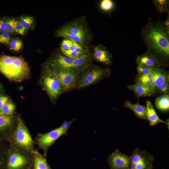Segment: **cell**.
I'll list each match as a JSON object with an SVG mask.
<instances>
[{"label": "cell", "instance_id": "1", "mask_svg": "<svg viewBox=\"0 0 169 169\" xmlns=\"http://www.w3.org/2000/svg\"><path fill=\"white\" fill-rule=\"evenodd\" d=\"M141 37L147 51L154 55L161 66L169 57V31L160 20H148L141 29Z\"/></svg>", "mask_w": 169, "mask_h": 169}, {"label": "cell", "instance_id": "2", "mask_svg": "<svg viewBox=\"0 0 169 169\" xmlns=\"http://www.w3.org/2000/svg\"><path fill=\"white\" fill-rule=\"evenodd\" d=\"M84 17L67 23L56 32L57 36L74 41L84 47L90 42L92 34Z\"/></svg>", "mask_w": 169, "mask_h": 169}, {"label": "cell", "instance_id": "3", "mask_svg": "<svg viewBox=\"0 0 169 169\" xmlns=\"http://www.w3.org/2000/svg\"><path fill=\"white\" fill-rule=\"evenodd\" d=\"M0 72L9 79L20 82L29 76L30 69L22 57L3 55L0 57Z\"/></svg>", "mask_w": 169, "mask_h": 169}, {"label": "cell", "instance_id": "4", "mask_svg": "<svg viewBox=\"0 0 169 169\" xmlns=\"http://www.w3.org/2000/svg\"><path fill=\"white\" fill-rule=\"evenodd\" d=\"M8 150L4 169H32L33 153L11 144Z\"/></svg>", "mask_w": 169, "mask_h": 169}, {"label": "cell", "instance_id": "5", "mask_svg": "<svg viewBox=\"0 0 169 169\" xmlns=\"http://www.w3.org/2000/svg\"><path fill=\"white\" fill-rule=\"evenodd\" d=\"M9 142L11 144L33 154L37 151L34 148L35 141L23 120L19 115Z\"/></svg>", "mask_w": 169, "mask_h": 169}, {"label": "cell", "instance_id": "6", "mask_svg": "<svg viewBox=\"0 0 169 169\" xmlns=\"http://www.w3.org/2000/svg\"><path fill=\"white\" fill-rule=\"evenodd\" d=\"M72 121H65L61 126L44 134L38 133L35 139V144L43 151L46 156L49 148L61 136L66 135Z\"/></svg>", "mask_w": 169, "mask_h": 169}, {"label": "cell", "instance_id": "7", "mask_svg": "<svg viewBox=\"0 0 169 169\" xmlns=\"http://www.w3.org/2000/svg\"><path fill=\"white\" fill-rule=\"evenodd\" d=\"M129 169H153L154 160L152 155L145 150L136 148L130 157Z\"/></svg>", "mask_w": 169, "mask_h": 169}, {"label": "cell", "instance_id": "8", "mask_svg": "<svg viewBox=\"0 0 169 169\" xmlns=\"http://www.w3.org/2000/svg\"><path fill=\"white\" fill-rule=\"evenodd\" d=\"M110 74V70L108 68L94 67L87 70L79 78L76 82L77 87L80 89L88 86Z\"/></svg>", "mask_w": 169, "mask_h": 169}, {"label": "cell", "instance_id": "9", "mask_svg": "<svg viewBox=\"0 0 169 169\" xmlns=\"http://www.w3.org/2000/svg\"><path fill=\"white\" fill-rule=\"evenodd\" d=\"M48 72L59 80L65 90L72 89L76 85V74L70 70H52L49 69Z\"/></svg>", "mask_w": 169, "mask_h": 169}, {"label": "cell", "instance_id": "10", "mask_svg": "<svg viewBox=\"0 0 169 169\" xmlns=\"http://www.w3.org/2000/svg\"><path fill=\"white\" fill-rule=\"evenodd\" d=\"M43 82L44 88L52 100L57 99L65 91L59 80L49 73L44 77Z\"/></svg>", "mask_w": 169, "mask_h": 169}, {"label": "cell", "instance_id": "11", "mask_svg": "<svg viewBox=\"0 0 169 169\" xmlns=\"http://www.w3.org/2000/svg\"><path fill=\"white\" fill-rule=\"evenodd\" d=\"M110 169H129L130 157L118 151L112 153L107 158Z\"/></svg>", "mask_w": 169, "mask_h": 169}, {"label": "cell", "instance_id": "12", "mask_svg": "<svg viewBox=\"0 0 169 169\" xmlns=\"http://www.w3.org/2000/svg\"><path fill=\"white\" fill-rule=\"evenodd\" d=\"M74 59L67 57L62 54L56 55L50 61V64L52 67V70H69L71 71Z\"/></svg>", "mask_w": 169, "mask_h": 169}, {"label": "cell", "instance_id": "13", "mask_svg": "<svg viewBox=\"0 0 169 169\" xmlns=\"http://www.w3.org/2000/svg\"><path fill=\"white\" fill-rule=\"evenodd\" d=\"M92 59L90 53L88 49L81 56L74 59L71 71L76 74V72L85 69L90 65Z\"/></svg>", "mask_w": 169, "mask_h": 169}, {"label": "cell", "instance_id": "14", "mask_svg": "<svg viewBox=\"0 0 169 169\" xmlns=\"http://www.w3.org/2000/svg\"><path fill=\"white\" fill-rule=\"evenodd\" d=\"M136 61L137 65L153 69L160 68L161 66L157 59L147 51L141 55L137 56Z\"/></svg>", "mask_w": 169, "mask_h": 169}, {"label": "cell", "instance_id": "15", "mask_svg": "<svg viewBox=\"0 0 169 169\" xmlns=\"http://www.w3.org/2000/svg\"><path fill=\"white\" fill-rule=\"evenodd\" d=\"M93 50V56L96 61L105 65L111 64L112 56L105 46L98 45L94 47Z\"/></svg>", "mask_w": 169, "mask_h": 169}, {"label": "cell", "instance_id": "16", "mask_svg": "<svg viewBox=\"0 0 169 169\" xmlns=\"http://www.w3.org/2000/svg\"><path fill=\"white\" fill-rule=\"evenodd\" d=\"M128 88L132 90L134 93L136 97L138 98L151 96L156 92V91L153 89L138 83H135L133 84H129Z\"/></svg>", "mask_w": 169, "mask_h": 169}, {"label": "cell", "instance_id": "17", "mask_svg": "<svg viewBox=\"0 0 169 169\" xmlns=\"http://www.w3.org/2000/svg\"><path fill=\"white\" fill-rule=\"evenodd\" d=\"M146 104L147 109V120L149 121L150 125L151 126H153L158 123H163L165 124L168 127L169 120L164 121L160 118L151 101L148 100L146 102Z\"/></svg>", "mask_w": 169, "mask_h": 169}, {"label": "cell", "instance_id": "18", "mask_svg": "<svg viewBox=\"0 0 169 169\" xmlns=\"http://www.w3.org/2000/svg\"><path fill=\"white\" fill-rule=\"evenodd\" d=\"M123 107L131 110L138 117L143 120H147V109L146 106L141 105L138 100L136 104H132L130 101L127 100L123 105Z\"/></svg>", "mask_w": 169, "mask_h": 169}, {"label": "cell", "instance_id": "19", "mask_svg": "<svg viewBox=\"0 0 169 169\" xmlns=\"http://www.w3.org/2000/svg\"><path fill=\"white\" fill-rule=\"evenodd\" d=\"M153 78L156 90L162 84L169 80L167 72L160 68L154 69L152 71Z\"/></svg>", "mask_w": 169, "mask_h": 169}, {"label": "cell", "instance_id": "20", "mask_svg": "<svg viewBox=\"0 0 169 169\" xmlns=\"http://www.w3.org/2000/svg\"><path fill=\"white\" fill-rule=\"evenodd\" d=\"M88 49L87 47H84L73 41L72 47L69 50H61L64 55L73 59L76 58L82 54Z\"/></svg>", "mask_w": 169, "mask_h": 169}, {"label": "cell", "instance_id": "21", "mask_svg": "<svg viewBox=\"0 0 169 169\" xmlns=\"http://www.w3.org/2000/svg\"><path fill=\"white\" fill-rule=\"evenodd\" d=\"M11 116L0 114V131L8 130L13 134L16 123Z\"/></svg>", "mask_w": 169, "mask_h": 169}, {"label": "cell", "instance_id": "22", "mask_svg": "<svg viewBox=\"0 0 169 169\" xmlns=\"http://www.w3.org/2000/svg\"><path fill=\"white\" fill-rule=\"evenodd\" d=\"M46 157L37 150L33 154L32 169H52L47 161Z\"/></svg>", "mask_w": 169, "mask_h": 169}, {"label": "cell", "instance_id": "23", "mask_svg": "<svg viewBox=\"0 0 169 169\" xmlns=\"http://www.w3.org/2000/svg\"><path fill=\"white\" fill-rule=\"evenodd\" d=\"M135 83L142 84L153 89L156 91L153 78L152 72L145 74H137L135 78Z\"/></svg>", "mask_w": 169, "mask_h": 169}, {"label": "cell", "instance_id": "24", "mask_svg": "<svg viewBox=\"0 0 169 169\" xmlns=\"http://www.w3.org/2000/svg\"><path fill=\"white\" fill-rule=\"evenodd\" d=\"M155 105L158 109L166 111L169 109V95L168 94L157 98L155 100Z\"/></svg>", "mask_w": 169, "mask_h": 169}, {"label": "cell", "instance_id": "25", "mask_svg": "<svg viewBox=\"0 0 169 169\" xmlns=\"http://www.w3.org/2000/svg\"><path fill=\"white\" fill-rule=\"evenodd\" d=\"M152 2L156 11L158 13H161L169 12V0H153Z\"/></svg>", "mask_w": 169, "mask_h": 169}, {"label": "cell", "instance_id": "26", "mask_svg": "<svg viewBox=\"0 0 169 169\" xmlns=\"http://www.w3.org/2000/svg\"><path fill=\"white\" fill-rule=\"evenodd\" d=\"M15 109V105L13 103L8 102L0 110V114L11 116L14 113Z\"/></svg>", "mask_w": 169, "mask_h": 169}, {"label": "cell", "instance_id": "27", "mask_svg": "<svg viewBox=\"0 0 169 169\" xmlns=\"http://www.w3.org/2000/svg\"><path fill=\"white\" fill-rule=\"evenodd\" d=\"M9 44L11 50L16 51L20 50L23 46L22 41L17 38H13L11 40Z\"/></svg>", "mask_w": 169, "mask_h": 169}, {"label": "cell", "instance_id": "28", "mask_svg": "<svg viewBox=\"0 0 169 169\" xmlns=\"http://www.w3.org/2000/svg\"><path fill=\"white\" fill-rule=\"evenodd\" d=\"M19 22L26 30L29 28L33 22V17L26 16L20 18Z\"/></svg>", "mask_w": 169, "mask_h": 169}, {"label": "cell", "instance_id": "29", "mask_svg": "<svg viewBox=\"0 0 169 169\" xmlns=\"http://www.w3.org/2000/svg\"><path fill=\"white\" fill-rule=\"evenodd\" d=\"M114 7V3L110 0H102L100 3V8L103 11H109L112 9Z\"/></svg>", "mask_w": 169, "mask_h": 169}, {"label": "cell", "instance_id": "30", "mask_svg": "<svg viewBox=\"0 0 169 169\" xmlns=\"http://www.w3.org/2000/svg\"><path fill=\"white\" fill-rule=\"evenodd\" d=\"M11 33L6 30L0 33V43L9 44L11 41Z\"/></svg>", "mask_w": 169, "mask_h": 169}, {"label": "cell", "instance_id": "31", "mask_svg": "<svg viewBox=\"0 0 169 169\" xmlns=\"http://www.w3.org/2000/svg\"><path fill=\"white\" fill-rule=\"evenodd\" d=\"M17 21L13 18L9 19L6 20V30L11 34L15 32L14 29Z\"/></svg>", "mask_w": 169, "mask_h": 169}, {"label": "cell", "instance_id": "32", "mask_svg": "<svg viewBox=\"0 0 169 169\" xmlns=\"http://www.w3.org/2000/svg\"><path fill=\"white\" fill-rule=\"evenodd\" d=\"M73 41L67 39H64L60 45L61 50H68L72 46Z\"/></svg>", "mask_w": 169, "mask_h": 169}, {"label": "cell", "instance_id": "33", "mask_svg": "<svg viewBox=\"0 0 169 169\" xmlns=\"http://www.w3.org/2000/svg\"><path fill=\"white\" fill-rule=\"evenodd\" d=\"M153 69L143 65H137V70L138 74H147L152 72Z\"/></svg>", "mask_w": 169, "mask_h": 169}, {"label": "cell", "instance_id": "34", "mask_svg": "<svg viewBox=\"0 0 169 169\" xmlns=\"http://www.w3.org/2000/svg\"><path fill=\"white\" fill-rule=\"evenodd\" d=\"M157 90L158 92L164 95L168 94L169 90V80H167L159 86Z\"/></svg>", "mask_w": 169, "mask_h": 169}, {"label": "cell", "instance_id": "35", "mask_svg": "<svg viewBox=\"0 0 169 169\" xmlns=\"http://www.w3.org/2000/svg\"><path fill=\"white\" fill-rule=\"evenodd\" d=\"M26 29L18 21H17L15 26L14 32L21 35H23Z\"/></svg>", "mask_w": 169, "mask_h": 169}, {"label": "cell", "instance_id": "36", "mask_svg": "<svg viewBox=\"0 0 169 169\" xmlns=\"http://www.w3.org/2000/svg\"><path fill=\"white\" fill-rule=\"evenodd\" d=\"M7 23L6 20L4 19H0V33L6 30Z\"/></svg>", "mask_w": 169, "mask_h": 169}, {"label": "cell", "instance_id": "37", "mask_svg": "<svg viewBox=\"0 0 169 169\" xmlns=\"http://www.w3.org/2000/svg\"><path fill=\"white\" fill-rule=\"evenodd\" d=\"M8 98L6 96H0V110L4 105L8 102Z\"/></svg>", "mask_w": 169, "mask_h": 169}, {"label": "cell", "instance_id": "38", "mask_svg": "<svg viewBox=\"0 0 169 169\" xmlns=\"http://www.w3.org/2000/svg\"><path fill=\"white\" fill-rule=\"evenodd\" d=\"M167 18L165 20V21L163 22V23L167 29V30L169 31V12L168 13V16H167Z\"/></svg>", "mask_w": 169, "mask_h": 169}, {"label": "cell", "instance_id": "39", "mask_svg": "<svg viewBox=\"0 0 169 169\" xmlns=\"http://www.w3.org/2000/svg\"><path fill=\"white\" fill-rule=\"evenodd\" d=\"M0 157H1L0 156V169H1L2 168L3 163L2 161V160L1 159Z\"/></svg>", "mask_w": 169, "mask_h": 169}, {"label": "cell", "instance_id": "40", "mask_svg": "<svg viewBox=\"0 0 169 169\" xmlns=\"http://www.w3.org/2000/svg\"><path fill=\"white\" fill-rule=\"evenodd\" d=\"M0 87H1V86H0Z\"/></svg>", "mask_w": 169, "mask_h": 169}]
</instances>
